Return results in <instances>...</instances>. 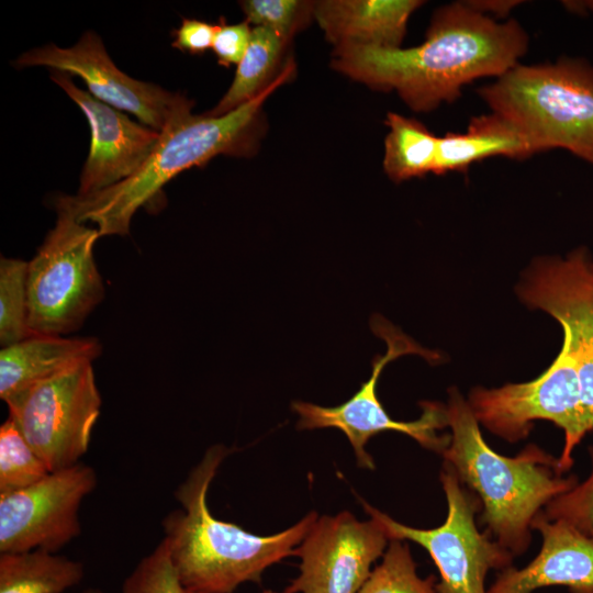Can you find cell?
I'll use <instances>...</instances> for the list:
<instances>
[{"mask_svg":"<svg viewBox=\"0 0 593 593\" xmlns=\"http://www.w3.org/2000/svg\"><path fill=\"white\" fill-rule=\"evenodd\" d=\"M527 48L528 35L517 21L497 22L461 1L435 11L417 46H337L331 66L371 89L395 91L415 112H430L456 101L466 85L502 76Z\"/></svg>","mask_w":593,"mask_h":593,"instance_id":"obj_1","label":"cell"},{"mask_svg":"<svg viewBox=\"0 0 593 593\" xmlns=\"http://www.w3.org/2000/svg\"><path fill=\"white\" fill-rule=\"evenodd\" d=\"M228 452L219 445L206 450L176 490L181 510L163 519V540L188 591L233 593L243 583H259L268 568L294 555L318 517L312 511L291 527L269 536L248 533L214 517L208 506V491Z\"/></svg>","mask_w":593,"mask_h":593,"instance_id":"obj_2","label":"cell"},{"mask_svg":"<svg viewBox=\"0 0 593 593\" xmlns=\"http://www.w3.org/2000/svg\"><path fill=\"white\" fill-rule=\"evenodd\" d=\"M294 71V60H287L266 89L225 115L190 112L169 123L159 133L150 156L133 176L91 194L59 195L54 201L55 209L70 213L80 223H94L100 236L128 234L134 213L181 171L204 165L219 155L256 154L265 133L262 105Z\"/></svg>","mask_w":593,"mask_h":593,"instance_id":"obj_3","label":"cell"},{"mask_svg":"<svg viewBox=\"0 0 593 593\" xmlns=\"http://www.w3.org/2000/svg\"><path fill=\"white\" fill-rule=\"evenodd\" d=\"M450 441L441 456L460 483L481 503L480 523L514 557L532 542L533 521L555 497L571 490L577 475H563L558 458L535 444L514 457L493 450L480 424L457 388L446 404Z\"/></svg>","mask_w":593,"mask_h":593,"instance_id":"obj_4","label":"cell"},{"mask_svg":"<svg viewBox=\"0 0 593 593\" xmlns=\"http://www.w3.org/2000/svg\"><path fill=\"white\" fill-rule=\"evenodd\" d=\"M491 112L517 127L536 153L564 149L593 163V65L574 57L517 64L478 90Z\"/></svg>","mask_w":593,"mask_h":593,"instance_id":"obj_5","label":"cell"},{"mask_svg":"<svg viewBox=\"0 0 593 593\" xmlns=\"http://www.w3.org/2000/svg\"><path fill=\"white\" fill-rule=\"evenodd\" d=\"M56 212L55 226L29 261V325L35 334L65 336L100 304L104 286L93 257L98 228Z\"/></svg>","mask_w":593,"mask_h":593,"instance_id":"obj_6","label":"cell"},{"mask_svg":"<svg viewBox=\"0 0 593 593\" xmlns=\"http://www.w3.org/2000/svg\"><path fill=\"white\" fill-rule=\"evenodd\" d=\"M372 332L387 344V353L372 359L370 378L362 382L359 390L347 401L337 406H322L310 402L295 401L292 410L299 415V429L337 428L349 440L357 465L365 469H374V461L366 450L369 439L387 430L398 432L412 437L422 447L443 454L450 441V435L437 432L448 426L446 404L424 401L419 405L422 415L412 422L395 421L387 413L377 395V385L384 367L404 355H419L428 362L439 360L438 353L421 347L411 337L374 314L370 321Z\"/></svg>","mask_w":593,"mask_h":593,"instance_id":"obj_7","label":"cell"},{"mask_svg":"<svg viewBox=\"0 0 593 593\" xmlns=\"http://www.w3.org/2000/svg\"><path fill=\"white\" fill-rule=\"evenodd\" d=\"M440 483L447 501L445 522L435 528H415L361 501L365 512L379 523L388 538L410 540L422 546L439 572L437 593H488L490 570L513 566L514 556L475 524L481 508L478 496L462 485L452 468L444 462Z\"/></svg>","mask_w":593,"mask_h":593,"instance_id":"obj_8","label":"cell"},{"mask_svg":"<svg viewBox=\"0 0 593 593\" xmlns=\"http://www.w3.org/2000/svg\"><path fill=\"white\" fill-rule=\"evenodd\" d=\"M468 403L479 424L510 443L525 439L534 421L553 423L564 435L559 470L566 473L572 468L573 451L585 433L577 366L563 344L551 365L536 379L493 389L475 387Z\"/></svg>","mask_w":593,"mask_h":593,"instance_id":"obj_9","label":"cell"},{"mask_svg":"<svg viewBox=\"0 0 593 593\" xmlns=\"http://www.w3.org/2000/svg\"><path fill=\"white\" fill-rule=\"evenodd\" d=\"M9 417L49 471L80 462L102 400L91 361L81 362L12 396Z\"/></svg>","mask_w":593,"mask_h":593,"instance_id":"obj_10","label":"cell"},{"mask_svg":"<svg viewBox=\"0 0 593 593\" xmlns=\"http://www.w3.org/2000/svg\"><path fill=\"white\" fill-rule=\"evenodd\" d=\"M530 307L551 315L561 326L562 344L578 371L583 430L593 432V256L578 247L564 257L535 260L518 288Z\"/></svg>","mask_w":593,"mask_h":593,"instance_id":"obj_11","label":"cell"},{"mask_svg":"<svg viewBox=\"0 0 593 593\" xmlns=\"http://www.w3.org/2000/svg\"><path fill=\"white\" fill-rule=\"evenodd\" d=\"M97 485L94 469L78 462L25 489L0 495V553L57 552L81 533L79 508Z\"/></svg>","mask_w":593,"mask_h":593,"instance_id":"obj_12","label":"cell"},{"mask_svg":"<svg viewBox=\"0 0 593 593\" xmlns=\"http://www.w3.org/2000/svg\"><path fill=\"white\" fill-rule=\"evenodd\" d=\"M16 67L45 66L80 77L98 100L134 114L144 125L161 132L169 123L191 112L193 101L180 93L136 80L121 71L108 55L101 38L87 31L71 47L47 44L23 53Z\"/></svg>","mask_w":593,"mask_h":593,"instance_id":"obj_13","label":"cell"},{"mask_svg":"<svg viewBox=\"0 0 593 593\" xmlns=\"http://www.w3.org/2000/svg\"><path fill=\"white\" fill-rule=\"evenodd\" d=\"M390 539L373 518L344 511L317 517L295 548L299 575L288 593H358Z\"/></svg>","mask_w":593,"mask_h":593,"instance_id":"obj_14","label":"cell"},{"mask_svg":"<svg viewBox=\"0 0 593 593\" xmlns=\"http://www.w3.org/2000/svg\"><path fill=\"white\" fill-rule=\"evenodd\" d=\"M49 75L81 109L90 125V150L77 194H91L133 176L150 156L159 132L131 120L122 111L80 89L69 74L49 69Z\"/></svg>","mask_w":593,"mask_h":593,"instance_id":"obj_15","label":"cell"},{"mask_svg":"<svg viewBox=\"0 0 593 593\" xmlns=\"http://www.w3.org/2000/svg\"><path fill=\"white\" fill-rule=\"evenodd\" d=\"M532 527L542 539L538 555L524 568L500 571L488 593H535L555 585L570 593H593V536L541 512Z\"/></svg>","mask_w":593,"mask_h":593,"instance_id":"obj_16","label":"cell"},{"mask_svg":"<svg viewBox=\"0 0 593 593\" xmlns=\"http://www.w3.org/2000/svg\"><path fill=\"white\" fill-rule=\"evenodd\" d=\"M419 0H323L316 1L314 20L335 47L370 46L400 48L412 13Z\"/></svg>","mask_w":593,"mask_h":593,"instance_id":"obj_17","label":"cell"},{"mask_svg":"<svg viewBox=\"0 0 593 593\" xmlns=\"http://www.w3.org/2000/svg\"><path fill=\"white\" fill-rule=\"evenodd\" d=\"M102 353L93 337L35 334L0 350V398L8 401L30 387L81 362L93 361Z\"/></svg>","mask_w":593,"mask_h":593,"instance_id":"obj_18","label":"cell"},{"mask_svg":"<svg viewBox=\"0 0 593 593\" xmlns=\"http://www.w3.org/2000/svg\"><path fill=\"white\" fill-rule=\"evenodd\" d=\"M535 154L517 127L491 112L472 118L462 133L439 136L434 174L463 172L472 164L494 156L524 159Z\"/></svg>","mask_w":593,"mask_h":593,"instance_id":"obj_19","label":"cell"},{"mask_svg":"<svg viewBox=\"0 0 593 593\" xmlns=\"http://www.w3.org/2000/svg\"><path fill=\"white\" fill-rule=\"evenodd\" d=\"M85 566L42 549L0 553V593H63L78 585Z\"/></svg>","mask_w":593,"mask_h":593,"instance_id":"obj_20","label":"cell"},{"mask_svg":"<svg viewBox=\"0 0 593 593\" xmlns=\"http://www.w3.org/2000/svg\"><path fill=\"white\" fill-rule=\"evenodd\" d=\"M287 46L288 43L276 32L254 26L249 45L237 65L231 87L219 103L205 114L225 115L258 96L282 70L278 71V66Z\"/></svg>","mask_w":593,"mask_h":593,"instance_id":"obj_21","label":"cell"},{"mask_svg":"<svg viewBox=\"0 0 593 593\" xmlns=\"http://www.w3.org/2000/svg\"><path fill=\"white\" fill-rule=\"evenodd\" d=\"M383 170L394 182L423 177L435 169L438 138L419 121L389 112Z\"/></svg>","mask_w":593,"mask_h":593,"instance_id":"obj_22","label":"cell"},{"mask_svg":"<svg viewBox=\"0 0 593 593\" xmlns=\"http://www.w3.org/2000/svg\"><path fill=\"white\" fill-rule=\"evenodd\" d=\"M29 261L0 259V344L10 346L35 333L29 325Z\"/></svg>","mask_w":593,"mask_h":593,"instance_id":"obj_23","label":"cell"},{"mask_svg":"<svg viewBox=\"0 0 593 593\" xmlns=\"http://www.w3.org/2000/svg\"><path fill=\"white\" fill-rule=\"evenodd\" d=\"M358 593H437L434 575L421 578L405 540L391 539Z\"/></svg>","mask_w":593,"mask_h":593,"instance_id":"obj_24","label":"cell"},{"mask_svg":"<svg viewBox=\"0 0 593 593\" xmlns=\"http://www.w3.org/2000/svg\"><path fill=\"white\" fill-rule=\"evenodd\" d=\"M49 472L13 419L8 417L0 426V495L31 486Z\"/></svg>","mask_w":593,"mask_h":593,"instance_id":"obj_25","label":"cell"},{"mask_svg":"<svg viewBox=\"0 0 593 593\" xmlns=\"http://www.w3.org/2000/svg\"><path fill=\"white\" fill-rule=\"evenodd\" d=\"M316 1L303 0H246L240 8L246 22L267 27L288 44L314 19Z\"/></svg>","mask_w":593,"mask_h":593,"instance_id":"obj_26","label":"cell"},{"mask_svg":"<svg viewBox=\"0 0 593 593\" xmlns=\"http://www.w3.org/2000/svg\"><path fill=\"white\" fill-rule=\"evenodd\" d=\"M184 592L164 540L139 560L122 585V593Z\"/></svg>","mask_w":593,"mask_h":593,"instance_id":"obj_27","label":"cell"},{"mask_svg":"<svg viewBox=\"0 0 593 593\" xmlns=\"http://www.w3.org/2000/svg\"><path fill=\"white\" fill-rule=\"evenodd\" d=\"M592 469L589 477L568 492L551 500L541 511L551 521H563L593 536V446L588 448Z\"/></svg>","mask_w":593,"mask_h":593,"instance_id":"obj_28","label":"cell"},{"mask_svg":"<svg viewBox=\"0 0 593 593\" xmlns=\"http://www.w3.org/2000/svg\"><path fill=\"white\" fill-rule=\"evenodd\" d=\"M246 21L237 24H217L212 51L221 66L230 67L240 61L250 42L251 29Z\"/></svg>","mask_w":593,"mask_h":593,"instance_id":"obj_29","label":"cell"},{"mask_svg":"<svg viewBox=\"0 0 593 593\" xmlns=\"http://www.w3.org/2000/svg\"><path fill=\"white\" fill-rule=\"evenodd\" d=\"M217 24L194 19H183L180 27L174 30L171 46L191 54H202L212 48Z\"/></svg>","mask_w":593,"mask_h":593,"instance_id":"obj_30","label":"cell"},{"mask_svg":"<svg viewBox=\"0 0 593 593\" xmlns=\"http://www.w3.org/2000/svg\"><path fill=\"white\" fill-rule=\"evenodd\" d=\"M471 8L474 10L492 18V15L504 18L506 16L512 9L517 7L521 1L516 0H501V1H493V0H480V1H466Z\"/></svg>","mask_w":593,"mask_h":593,"instance_id":"obj_31","label":"cell"},{"mask_svg":"<svg viewBox=\"0 0 593 593\" xmlns=\"http://www.w3.org/2000/svg\"><path fill=\"white\" fill-rule=\"evenodd\" d=\"M563 4L573 12L590 13L593 15V0L564 1Z\"/></svg>","mask_w":593,"mask_h":593,"instance_id":"obj_32","label":"cell"},{"mask_svg":"<svg viewBox=\"0 0 593 593\" xmlns=\"http://www.w3.org/2000/svg\"><path fill=\"white\" fill-rule=\"evenodd\" d=\"M184 593H197V592L186 590ZM262 593H288V591L286 589L283 591H281V592H278V591H275V590H265V591H262Z\"/></svg>","mask_w":593,"mask_h":593,"instance_id":"obj_33","label":"cell"},{"mask_svg":"<svg viewBox=\"0 0 593 593\" xmlns=\"http://www.w3.org/2000/svg\"><path fill=\"white\" fill-rule=\"evenodd\" d=\"M82 593H104L102 590L100 589H97V588H89L87 590H85Z\"/></svg>","mask_w":593,"mask_h":593,"instance_id":"obj_34","label":"cell"},{"mask_svg":"<svg viewBox=\"0 0 593 593\" xmlns=\"http://www.w3.org/2000/svg\"><path fill=\"white\" fill-rule=\"evenodd\" d=\"M592 165H593V163H592Z\"/></svg>","mask_w":593,"mask_h":593,"instance_id":"obj_35","label":"cell"}]
</instances>
